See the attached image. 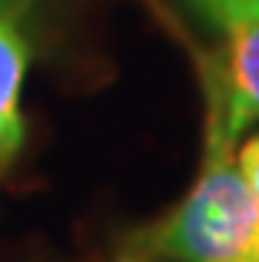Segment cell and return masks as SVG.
Here are the masks:
<instances>
[{"label": "cell", "instance_id": "obj_1", "mask_svg": "<svg viewBox=\"0 0 259 262\" xmlns=\"http://www.w3.org/2000/svg\"><path fill=\"white\" fill-rule=\"evenodd\" d=\"M138 246L172 262H259V195L239 168L236 145L206 138L192 192Z\"/></svg>", "mask_w": 259, "mask_h": 262}, {"label": "cell", "instance_id": "obj_2", "mask_svg": "<svg viewBox=\"0 0 259 262\" xmlns=\"http://www.w3.org/2000/svg\"><path fill=\"white\" fill-rule=\"evenodd\" d=\"M219 27L226 54L209 71V138L236 145L259 121V0H236Z\"/></svg>", "mask_w": 259, "mask_h": 262}, {"label": "cell", "instance_id": "obj_5", "mask_svg": "<svg viewBox=\"0 0 259 262\" xmlns=\"http://www.w3.org/2000/svg\"><path fill=\"white\" fill-rule=\"evenodd\" d=\"M31 7V0H0V17H17L21 20Z\"/></svg>", "mask_w": 259, "mask_h": 262}, {"label": "cell", "instance_id": "obj_3", "mask_svg": "<svg viewBox=\"0 0 259 262\" xmlns=\"http://www.w3.org/2000/svg\"><path fill=\"white\" fill-rule=\"evenodd\" d=\"M31 61V47L17 17H0V171L24 148L21 88Z\"/></svg>", "mask_w": 259, "mask_h": 262}, {"label": "cell", "instance_id": "obj_4", "mask_svg": "<svg viewBox=\"0 0 259 262\" xmlns=\"http://www.w3.org/2000/svg\"><path fill=\"white\" fill-rule=\"evenodd\" d=\"M239 168H243L246 182L252 185V192L259 195V135L243 145V151H239Z\"/></svg>", "mask_w": 259, "mask_h": 262}]
</instances>
